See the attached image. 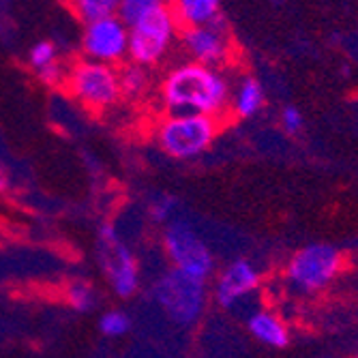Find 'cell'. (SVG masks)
Returning a JSON list of instances; mask_svg holds the SVG:
<instances>
[{"label":"cell","mask_w":358,"mask_h":358,"mask_svg":"<svg viewBox=\"0 0 358 358\" xmlns=\"http://www.w3.org/2000/svg\"><path fill=\"white\" fill-rule=\"evenodd\" d=\"M71 13L84 24H94L118 13V0H76L69 5Z\"/></svg>","instance_id":"14"},{"label":"cell","mask_w":358,"mask_h":358,"mask_svg":"<svg viewBox=\"0 0 358 358\" xmlns=\"http://www.w3.org/2000/svg\"><path fill=\"white\" fill-rule=\"evenodd\" d=\"M28 62H30V67L35 69V71H43L48 67H52V64L60 62L58 58V45L54 41H37L35 45L30 48L28 52Z\"/></svg>","instance_id":"19"},{"label":"cell","mask_w":358,"mask_h":358,"mask_svg":"<svg viewBox=\"0 0 358 358\" xmlns=\"http://www.w3.org/2000/svg\"><path fill=\"white\" fill-rule=\"evenodd\" d=\"M37 78L48 86H58L60 82H64V78H67V69L62 67V62H56L43 71H37Z\"/></svg>","instance_id":"21"},{"label":"cell","mask_w":358,"mask_h":358,"mask_svg":"<svg viewBox=\"0 0 358 358\" xmlns=\"http://www.w3.org/2000/svg\"><path fill=\"white\" fill-rule=\"evenodd\" d=\"M67 303L78 313H88L96 307V289L88 281H71L67 285Z\"/></svg>","instance_id":"17"},{"label":"cell","mask_w":358,"mask_h":358,"mask_svg":"<svg viewBox=\"0 0 358 358\" xmlns=\"http://www.w3.org/2000/svg\"><path fill=\"white\" fill-rule=\"evenodd\" d=\"M96 259L114 294L118 299H131L140 287L138 259L114 225H103L96 234Z\"/></svg>","instance_id":"6"},{"label":"cell","mask_w":358,"mask_h":358,"mask_svg":"<svg viewBox=\"0 0 358 358\" xmlns=\"http://www.w3.org/2000/svg\"><path fill=\"white\" fill-rule=\"evenodd\" d=\"M217 131V118L198 114H166L155 124V142L174 159H193L213 144Z\"/></svg>","instance_id":"3"},{"label":"cell","mask_w":358,"mask_h":358,"mask_svg":"<svg viewBox=\"0 0 358 358\" xmlns=\"http://www.w3.org/2000/svg\"><path fill=\"white\" fill-rule=\"evenodd\" d=\"M174 208H176V200L172 198V195H157V198L148 204L150 217L159 223H170Z\"/></svg>","instance_id":"20"},{"label":"cell","mask_w":358,"mask_h":358,"mask_svg":"<svg viewBox=\"0 0 358 358\" xmlns=\"http://www.w3.org/2000/svg\"><path fill=\"white\" fill-rule=\"evenodd\" d=\"M174 22L178 28H204L221 20L219 0H176L170 3Z\"/></svg>","instance_id":"12"},{"label":"cell","mask_w":358,"mask_h":358,"mask_svg":"<svg viewBox=\"0 0 358 358\" xmlns=\"http://www.w3.org/2000/svg\"><path fill=\"white\" fill-rule=\"evenodd\" d=\"M164 249L170 257L172 266L185 275L206 281L215 268V257L210 249L187 221L172 219L166 225Z\"/></svg>","instance_id":"7"},{"label":"cell","mask_w":358,"mask_h":358,"mask_svg":"<svg viewBox=\"0 0 358 358\" xmlns=\"http://www.w3.org/2000/svg\"><path fill=\"white\" fill-rule=\"evenodd\" d=\"M249 331L251 335L273 348H283L287 345V329L283 327V322L275 317L273 313H255L249 320Z\"/></svg>","instance_id":"13"},{"label":"cell","mask_w":358,"mask_h":358,"mask_svg":"<svg viewBox=\"0 0 358 358\" xmlns=\"http://www.w3.org/2000/svg\"><path fill=\"white\" fill-rule=\"evenodd\" d=\"M341 266V253L331 245H309L301 249L287 264V277L292 283L305 289H317L327 285Z\"/></svg>","instance_id":"9"},{"label":"cell","mask_w":358,"mask_h":358,"mask_svg":"<svg viewBox=\"0 0 358 358\" xmlns=\"http://www.w3.org/2000/svg\"><path fill=\"white\" fill-rule=\"evenodd\" d=\"M120 80V94L122 96H140L148 86V73L140 64L129 62L122 69H118Z\"/></svg>","instance_id":"16"},{"label":"cell","mask_w":358,"mask_h":358,"mask_svg":"<svg viewBox=\"0 0 358 358\" xmlns=\"http://www.w3.org/2000/svg\"><path fill=\"white\" fill-rule=\"evenodd\" d=\"M180 39L185 50L193 56V62L210 69L225 62L227 54H230V43H227L225 32L221 30V20L204 28H187L182 30Z\"/></svg>","instance_id":"10"},{"label":"cell","mask_w":358,"mask_h":358,"mask_svg":"<svg viewBox=\"0 0 358 358\" xmlns=\"http://www.w3.org/2000/svg\"><path fill=\"white\" fill-rule=\"evenodd\" d=\"M176 30L178 26L170 3L152 0L148 11L134 26H129V60L144 69L159 64L170 52Z\"/></svg>","instance_id":"2"},{"label":"cell","mask_w":358,"mask_h":358,"mask_svg":"<svg viewBox=\"0 0 358 358\" xmlns=\"http://www.w3.org/2000/svg\"><path fill=\"white\" fill-rule=\"evenodd\" d=\"M82 52L86 60L116 67L129 56V28L118 20V15L84 26Z\"/></svg>","instance_id":"8"},{"label":"cell","mask_w":358,"mask_h":358,"mask_svg":"<svg viewBox=\"0 0 358 358\" xmlns=\"http://www.w3.org/2000/svg\"><path fill=\"white\" fill-rule=\"evenodd\" d=\"M155 301L178 327L198 322L206 305V281L176 268L164 273L155 283Z\"/></svg>","instance_id":"5"},{"label":"cell","mask_w":358,"mask_h":358,"mask_svg":"<svg viewBox=\"0 0 358 358\" xmlns=\"http://www.w3.org/2000/svg\"><path fill=\"white\" fill-rule=\"evenodd\" d=\"M5 182H7V180H5V176H3V172H0V189H3V187H5Z\"/></svg>","instance_id":"23"},{"label":"cell","mask_w":358,"mask_h":358,"mask_svg":"<svg viewBox=\"0 0 358 358\" xmlns=\"http://www.w3.org/2000/svg\"><path fill=\"white\" fill-rule=\"evenodd\" d=\"M64 84H67V90L71 92L73 99L92 112L110 110L122 96L118 69L86 58L76 60L67 69Z\"/></svg>","instance_id":"4"},{"label":"cell","mask_w":358,"mask_h":358,"mask_svg":"<svg viewBox=\"0 0 358 358\" xmlns=\"http://www.w3.org/2000/svg\"><path fill=\"white\" fill-rule=\"evenodd\" d=\"M262 99H264V92H262V86H259V82L253 80V78H247L241 84V88H238V92L234 96V112H236V116H241V118L253 116L259 110V106H262Z\"/></svg>","instance_id":"15"},{"label":"cell","mask_w":358,"mask_h":358,"mask_svg":"<svg viewBox=\"0 0 358 358\" xmlns=\"http://www.w3.org/2000/svg\"><path fill=\"white\" fill-rule=\"evenodd\" d=\"M99 331L112 339L122 337L131 331V317H129V313L122 309H110V311L101 313V317H99Z\"/></svg>","instance_id":"18"},{"label":"cell","mask_w":358,"mask_h":358,"mask_svg":"<svg viewBox=\"0 0 358 358\" xmlns=\"http://www.w3.org/2000/svg\"><path fill=\"white\" fill-rule=\"evenodd\" d=\"M283 124H285V129H287L289 134L301 131V127H303L301 112L296 108H285V112H283Z\"/></svg>","instance_id":"22"},{"label":"cell","mask_w":358,"mask_h":358,"mask_svg":"<svg viewBox=\"0 0 358 358\" xmlns=\"http://www.w3.org/2000/svg\"><path fill=\"white\" fill-rule=\"evenodd\" d=\"M259 275L257 271L247 262V259H236V262L227 264L225 271L217 277L215 283V299L221 307H234L241 299L257 287Z\"/></svg>","instance_id":"11"},{"label":"cell","mask_w":358,"mask_h":358,"mask_svg":"<svg viewBox=\"0 0 358 358\" xmlns=\"http://www.w3.org/2000/svg\"><path fill=\"white\" fill-rule=\"evenodd\" d=\"M168 114H198L217 118L227 103V82L221 73L198 62L172 69L161 84Z\"/></svg>","instance_id":"1"}]
</instances>
